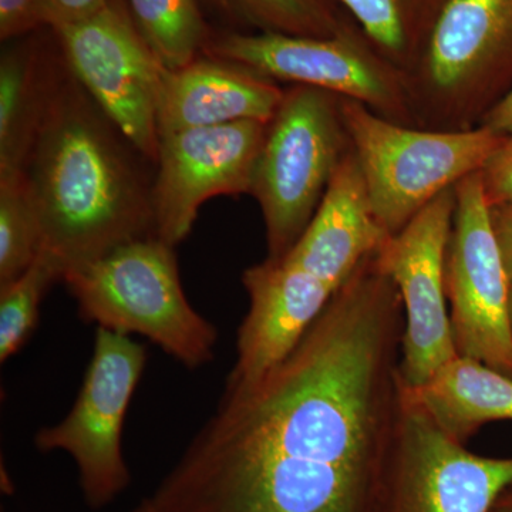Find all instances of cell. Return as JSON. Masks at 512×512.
<instances>
[{
  "mask_svg": "<svg viewBox=\"0 0 512 512\" xmlns=\"http://www.w3.org/2000/svg\"><path fill=\"white\" fill-rule=\"evenodd\" d=\"M134 25L168 70L198 59L204 42L197 0H130Z\"/></svg>",
  "mask_w": 512,
  "mask_h": 512,
  "instance_id": "cell-20",
  "label": "cell"
},
{
  "mask_svg": "<svg viewBox=\"0 0 512 512\" xmlns=\"http://www.w3.org/2000/svg\"><path fill=\"white\" fill-rule=\"evenodd\" d=\"M42 245L26 174L0 178V286L25 274L39 258Z\"/></svg>",
  "mask_w": 512,
  "mask_h": 512,
  "instance_id": "cell-22",
  "label": "cell"
},
{
  "mask_svg": "<svg viewBox=\"0 0 512 512\" xmlns=\"http://www.w3.org/2000/svg\"><path fill=\"white\" fill-rule=\"evenodd\" d=\"M56 281H62L59 268L40 254L25 274L0 286V362L15 356L35 332L40 303Z\"/></svg>",
  "mask_w": 512,
  "mask_h": 512,
  "instance_id": "cell-23",
  "label": "cell"
},
{
  "mask_svg": "<svg viewBox=\"0 0 512 512\" xmlns=\"http://www.w3.org/2000/svg\"><path fill=\"white\" fill-rule=\"evenodd\" d=\"M146 362L143 345L123 333L97 328L92 360L72 410L36 434L40 451H64L73 458L84 503L92 510L116 501L131 483L123 429Z\"/></svg>",
  "mask_w": 512,
  "mask_h": 512,
  "instance_id": "cell-9",
  "label": "cell"
},
{
  "mask_svg": "<svg viewBox=\"0 0 512 512\" xmlns=\"http://www.w3.org/2000/svg\"><path fill=\"white\" fill-rule=\"evenodd\" d=\"M510 484L512 458L470 453L402 382L392 441L367 512H490Z\"/></svg>",
  "mask_w": 512,
  "mask_h": 512,
  "instance_id": "cell-7",
  "label": "cell"
},
{
  "mask_svg": "<svg viewBox=\"0 0 512 512\" xmlns=\"http://www.w3.org/2000/svg\"><path fill=\"white\" fill-rule=\"evenodd\" d=\"M454 188L431 201L379 251L384 271L402 296L404 330L399 372L409 389L426 383L458 355L444 282L456 211Z\"/></svg>",
  "mask_w": 512,
  "mask_h": 512,
  "instance_id": "cell-12",
  "label": "cell"
},
{
  "mask_svg": "<svg viewBox=\"0 0 512 512\" xmlns=\"http://www.w3.org/2000/svg\"><path fill=\"white\" fill-rule=\"evenodd\" d=\"M491 225L508 278L512 276V204L498 205L491 208Z\"/></svg>",
  "mask_w": 512,
  "mask_h": 512,
  "instance_id": "cell-27",
  "label": "cell"
},
{
  "mask_svg": "<svg viewBox=\"0 0 512 512\" xmlns=\"http://www.w3.org/2000/svg\"><path fill=\"white\" fill-rule=\"evenodd\" d=\"M131 512H163L158 510L156 507V504L153 503V501L150 500V498H144L143 501H141L140 504L137 505V507L133 508V511Z\"/></svg>",
  "mask_w": 512,
  "mask_h": 512,
  "instance_id": "cell-30",
  "label": "cell"
},
{
  "mask_svg": "<svg viewBox=\"0 0 512 512\" xmlns=\"http://www.w3.org/2000/svg\"><path fill=\"white\" fill-rule=\"evenodd\" d=\"M480 126L488 128L498 136L508 137L512 134V87L491 107L481 119Z\"/></svg>",
  "mask_w": 512,
  "mask_h": 512,
  "instance_id": "cell-28",
  "label": "cell"
},
{
  "mask_svg": "<svg viewBox=\"0 0 512 512\" xmlns=\"http://www.w3.org/2000/svg\"><path fill=\"white\" fill-rule=\"evenodd\" d=\"M284 96L274 80L215 57L175 70L164 67L157 94L158 134L238 121L269 124Z\"/></svg>",
  "mask_w": 512,
  "mask_h": 512,
  "instance_id": "cell-15",
  "label": "cell"
},
{
  "mask_svg": "<svg viewBox=\"0 0 512 512\" xmlns=\"http://www.w3.org/2000/svg\"><path fill=\"white\" fill-rule=\"evenodd\" d=\"M84 322L156 343L188 369L214 359L217 328L185 296L174 247L136 239L64 274Z\"/></svg>",
  "mask_w": 512,
  "mask_h": 512,
  "instance_id": "cell-3",
  "label": "cell"
},
{
  "mask_svg": "<svg viewBox=\"0 0 512 512\" xmlns=\"http://www.w3.org/2000/svg\"><path fill=\"white\" fill-rule=\"evenodd\" d=\"M402 296L370 255L284 362L218 409L158 484L163 512H367L399 409Z\"/></svg>",
  "mask_w": 512,
  "mask_h": 512,
  "instance_id": "cell-1",
  "label": "cell"
},
{
  "mask_svg": "<svg viewBox=\"0 0 512 512\" xmlns=\"http://www.w3.org/2000/svg\"><path fill=\"white\" fill-rule=\"evenodd\" d=\"M512 76V0H453L410 76L416 123L473 128Z\"/></svg>",
  "mask_w": 512,
  "mask_h": 512,
  "instance_id": "cell-6",
  "label": "cell"
},
{
  "mask_svg": "<svg viewBox=\"0 0 512 512\" xmlns=\"http://www.w3.org/2000/svg\"><path fill=\"white\" fill-rule=\"evenodd\" d=\"M454 190L456 211L444 282L457 353L512 377L510 278L491 225L480 171L461 180Z\"/></svg>",
  "mask_w": 512,
  "mask_h": 512,
  "instance_id": "cell-10",
  "label": "cell"
},
{
  "mask_svg": "<svg viewBox=\"0 0 512 512\" xmlns=\"http://www.w3.org/2000/svg\"><path fill=\"white\" fill-rule=\"evenodd\" d=\"M55 32L73 79L130 146L157 160V94L164 66L134 20L109 3Z\"/></svg>",
  "mask_w": 512,
  "mask_h": 512,
  "instance_id": "cell-11",
  "label": "cell"
},
{
  "mask_svg": "<svg viewBox=\"0 0 512 512\" xmlns=\"http://www.w3.org/2000/svg\"><path fill=\"white\" fill-rule=\"evenodd\" d=\"M370 42L407 76L426 55L434 28L453 0H338Z\"/></svg>",
  "mask_w": 512,
  "mask_h": 512,
  "instance_id": "cell-19",
  "label": "cell"
},
{
  "mask_svg": "<svg viewBox=\"0 0 512 512\" xmlns=\"http://www.w3.org/2000/svg\"><path fill=\"white\" fill-rule=\"evenodd\" d=\"M109 3V0H39L40 22L56 30L96 15Z\"/></svg>",
  "mask_w": 512,
  "mask_h": 512,
  "instance_id": "cell-25",
  "label": "cell"
},
{
  "mask_svg": "<svg viewBox=\"0 0 512 512\" xmlns=\"http://www.w3.org/2000/svg\"><path fill=\"white\" fill-rule=\"evenodd\" d=\"M55 76L29 50H9L0 62V178L26 174L45 119Z\"/></svg>",
  "mask_w": 512,
  "mask_h": 512,
  "instance_id": "cell-18",
  "label": "cell"
},
{
  "mask_svg": "<svg viewBox=\"0 0 512 512\" xmlns=\"http://www.w3.org/2000/svg\"><path fill=\"white\" fill-rule=\"evenodd\" d=\"M40 22L39 0H0V37L2 40L25 35Z\"/></svg>",
  "mask_w": 512,
  "mask_h": 512,
  "instance_id": "cell-26",
  "label": "cell"
},
{
  "mask_svg": "<svg viewBox=\"0 0 512 512\" xmlns=\"http://www.w3.org/2000/svg\"><path fill=\"white\" fill-rule=\"evenodd\" d=\"M508 313H510V325L512 332V276L510 278V293H508Z\"/></svg>",
  "mask_w": 512,
  "mask_h": 512,
  "instance_id": "cell-31",
  "label": "cell"
},
{
  "mask_svg": "<svg viewBox=\"0 0 512 512\" xmlns=\"http://www.w3.org/2000/svg\"><path fill=\"white\" fill-rule=\"evenodd\" d=\"M409 392L434 423L461 444L484 424L512 420V377L471 357L457 355Z\"/></svg>",
  "mask_w": 512,
  "mask_h": 512,
  "instance_id": "cell-17",
  "label": "cell"
},
{
  "mask_svg": "<svg viewBox=\"0 0 512 512\" xmlns=\"http://www.w3.org/2000/svg\"><path fill=\"white\" fill-rule=\"evenodd\" d=\"M390 238L373 211L350 146L308 228L284 258L336 291Z\"/></svg>",
  "mask_w": 512,
  "mask_h": 512,
  "instance_id": "cell-16",
  "label": "cell"
},
{
  "mask_svg": "<svg viewBox=\"0 0 512 512\" xmlns=\"http://www.w3.org/2000/svg\"><path fill=\"white\" fill-rule=\"evenodd\" d=\"M268 124L238 121L160 136L151 190L156 237L177 247L190 235L205 201L251 192Z\"/></svg>",
  "mask_w": 512,
  "mask_h": 512,
  "instance_id": "cell-13",
  "label": "cell"
},
{
  "mask_svg": "<svg viewBox=\"0 0 512 512\" xmlns=\"http://www.w3.org/2000/svg\"><path fill=\"white\" fill-rule=\"evenodd\" d=\"M340 107L373 211L390 237L444 191L483 170L505 140L483 126L458 131L404 126L343 97Z\"/></svg>",
  "mask_w": 512,
  "mask_h": 512,
  "instance_id": "cell-4",
  "label": "cell"
},
{
  "mask_svg": "<svg viewBox=\"0 0 512 512\" xmlns=\"http://www.w3.org/2000/svg\"><path fill=\"white\" fill-rule=\"evenodd\" d=\"M242 284L249 311L237 338V360L224 392H241L258 383L306 335L335 289L285 258H266L248 268Z\"/></svg>",
  "mask_w": 512,
  "mask_h": 512,
  "instance_id": "cell-14",
  "label": "cell"
},
{
  "mask_svg": "<svg viewBox=\"0 0 512 512\" xmlns=\"http://www.w3.org/2000/svg\"><path fill=\"white\" fill-rule=\"evenodd\" d=\"M340 101L296 84L268 124L249 192L264 217L268 258H284L302 237L349 151Z\"/></svg>",
  "mask_w": 512,
  "mask_h": 512,
  "instance_id": "cell-5",
  "label": "cell"
},
{
  "mask_svg": "<svg viewBox=\"0 0 512 512\" xmlns=\"http://www.w3.org/2000/svg\"><path fill=\"white\" fill-rule=\"evenodd\" d=\"M84 93L55 76L26 168L40 254L62 278L121 245L156 237L151 192Z\"/></svg>",
  "mask_w": 512,
  "mask_h": 512,
  "instance_id": "cell-2",
  "label": "cell"
},
{
  "mask_svg": "<svg viewBox=\"0 0 512 512\" xmlns=\"http://www.w3.org/2000/svg\"><path fill=\"white\" fill-rule=\"evenodd\" d=\"M225 8L261 32L305 37H335L355 19L338 0H221Z\"/></svg>",
  "mask_w": 512,
  "mask_h": 512,
  "instance_id": "cell-21",
  "label": "cell"
},
{
  "mask_svg": "<svg viewBox=\"0 0 512 512\" xmlns=\"http://www.w3.org/2000/svg\"><path fill=\"white\" fill-rule=\"evenodd\" d=\"M212 57L271 80L315 87L359 101L393 123H416L409 80L370 42L357 23L335 37L232 33L211 47Z\"/></svg>",
  "mask_w": 512,
  "mask_h": 512,
  "instance_id": "cell-8",
  "label": "cell"
},
{
  "mask_svg": "<svg viewBox=\"0 0 512 512\" xmlns=\"http://www.w3.org/2000/svg\"><path fill=\"white\" fill-rule=\"evenodd\" d=\"M490 512H512V484L508 485L503 493L498 495Z\"/></svg>",
  "mask_w": 512,
  "mask_h": 512,
  "instance_id": "cell-29",
  "label": "cell"
},
{
  "mask_svg": "<svg viewBox=\"0 0 512 512\" xmlns=\"http://www.w3.org/2000/svg\"><path fill=\"white\" fill-rule=\"evenodd\" d=\"M480 175L490 208L512 204V134L494 151Z\"/></svg>",
  "mask_w": 512,
  "mask_h": 512,
  "instance_id": "cell-24",
  "label": "cell"
}]
</instances>
